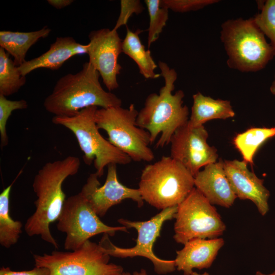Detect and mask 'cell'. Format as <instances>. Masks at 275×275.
I'll list each match as a JSON object with an SVG mask.
<instances>
[{"label":"cell","mask_w":275,"mask_h":275,"mask_svg":"<svg viewBox=\"0 0 275 275\" xmlns=\"http://www.w3.org/2000/svg\"><path fill=\"white\" fill-rule=\"evenodd\" d=\"M78 157L69 156L62 160L46 163L34 177L33 188L37 196L36 209L25 222L24 230L29 236L39 235L41 239L58 248L51 234L49 225L58 220L66 200L62 189L65 180L79 171Z\"/></svg>","instance_id":"1"},{"label":"cell","mask_w":275,"mask_h":275,"mask_svg":"<svg viewBox=\"0 0 275 275\" xmlns=\"http://www.w3.org/2000/svg\"><path fill=\"white\" fill-rule=\"evenodd\" d=\"M158 66L164 85L158 94L153 93L147 97L136 118L137 125L150 133L151 144L160 134L156 148L170 144L175 132L189 120L188 107L183 105V91L178 90L172 94L177 78L176 71L162 61H159Z\"/></svg>","instance_id":"2"},{"label":"cell","mask_w":275,"mask_h":275,"mask_svg":"<svg viewBox=\"0 0 275 275\" xmlns=\"http://www.w3.org/2000/svg\"><path fill=\"white\" fill-rule=\"evenodd\" d=\"M100 76L89 62L84 63L78 72L67 74L58 79L44 101L45 109L54 116L71 117L90 106H121V99L103 89Z\"/></svg>","instance_id":"3"},{"label":"cell","mask_w":275,"mask_h":275,"mask_svg":"<svg viewBox=\"0 0 275 275\" xmlns=\"http://www.w3.org/2000/svg\"><path fill=\"white\" fill-rule=\"evenodd\" d=\"M221 28L220 38L229 67L241 72H256L275 56V49L266 41L254 17L229 19Z\"/></svg>","instance_id":"4"},{"label":"cell","mask_w":275,"mask_h":275,"mask_svg":"<svg viewBox=\"0 0 275 275\" xmlns=\"http://www.w3.org/2000/svg\"><path fill=\"white\" fill-rule=\"evenodd\" d=\"M195 187L194 177L171 156H162L142 170L139 183L142 197L158 209L178 206Z\"/></svg>","instance_id":"5"},{"label":"cell","mask_w":275,"mask_h":275,"mask_svg":"<svg viewBox=\"0 0 275 275\" xmlns=\"http://www.w3.org/2000/svg\"><path fill=\"white\" fill-rule=\"evenodd\" d=\"M138 113L133 104L127 108H100L96 111L95 120L98 128L106 132L108 141L132 160L150 162L155 158L149 147L151 137L147 130L137 125Z\"/></svg>","instance_id":"6"},{"label":"cell","mask_w":275,"mask_h":275,"mask_svg":"<svg viewBox=\"0 0 275 275\" xmlns=\"http://www.w3.org/2000/svg\"><path fill=\"white\" fill-rule=\"evenodd\" d=\"M97 108L90 106L71 117L54 116L52 122L72 132L84 153V162L88 166L94 162L96 173L100 177L108 165H125L132 160L101 135L95 120Z\"/></svg>","instance_id":"7"},{"label":"cell","mask_w":275,"mask_h":275,"mask_svg":"<svg viewBox=\"0 0 275 275\" xmlns=\"http://www.w3.org/2000/svg\"><path fill=\"white\" fill-rule=\"evenodd\" d=\"M33 257L35 266L48 268L50 275H121L123 272L121 266L108 263L110 256L99 243L90 240L71 252L54 251Z\"/></svg>","instance_id":"8"},{"label":"cell","mask_w":275,"mask_h":275,"mask_svg":"<svg viewBox=\"0 0 275 275\" xmlns=\"http://www.w3.org/2000/svg\"><path fill=\"white\" fill-rule=\"evenodd\" d=\"M175 218L173 238L183 244L195 238H218L226 228L216 209L195 187L178 205Z\"/></svg>","instance_id":"9"},{"label":"cell","mask_w":275,"mask_h":275,"mask_svg":"<svg viewBox=\"0 0 275 275\" xmlns=\"http://www.w3.org/2000/svg\"><path fill=\"white\" fill-rule=\"evenodd\" d=\"M175 206L163 209L159 213L146 221H131L120 218L118 222L127 228H133L138 232L136 244L131 248H119L111 242L106 234H104L99 243L110 256L119 258L141 256L149 259L153 264L155 271L158 274H166L176 269L175 261L161 259L153 251V245L160 236L163 223L175 218L177 210Z\"/></svg>","instance_id":"10"},{"label":"cell","mask_w":275,"mask_h":275,"mask_svg":"<svg viewBox=\"0 0 275 275\" xmlns=\"http://www.w3.org/2000/svg\"><path fill=\"white\" fill-rule=\"evenodd\" d=\"M57 221L58 230L66 234V250H77L99 234L113 236L118 231L127 232L125 226L111 227L103 223L80 191L66 199Z\"/></svg>","instance_id":"11"},{"label":"cell","mask_w":275,"mask_h":275,"mask_svg":"<svg viewBox=\"0 0 275 275\" xmlns=\"http://www.w3.org/2000/svg\"><path fill=\"white\" fill-rule=\"evenodd\" d=\"M208 137L204 125L194 126L188 121L173 135L170 156L181 163L194 177L202 167L217 161V150L207 143Z\"/></svg>","instance_id":"12"},{"label":"cell","mask_w":275,"mask_h":275,"mask_svg":"<svg viewBox=\"0 0 275 275\" xmlns=\"http://www.w3.org/2000/svg\"><path fill=\"white\" fill-rule=\"evenodd\" d=\"M88 37V62L99 72L109 92L117 89V76L122 69L118 60L122 52V40L117 31L106 28L92 31Z\"/></svg>","instance_id":"13"},{"label":"cell","mask_w":275,"mask_h":275,"mask_svg":"<svg viewBox=\"0 0 275 275\" xmlns=\"http://www.w3.org/2000/svg\"><path fill=\"white\" fill-rule=\"evenodd\" d=\"M96 173L90 175L80 192L90 207L99 216H103L112 206L126 199L137 203L139 207L144 204L139 188H131L122 184L118 180L117 164L107 166L105 181L101 185Z\"/></svg>","instance_id":"14"},{"label":"cell","mask_w":275,"mask_h":275,"mask_svg":"<svg viewBox=\"0 0 275 275\" xmlns=\"http://www.w3.org/2000/svg\"><path fill=\"white\" fill-rule=\"evenodd\" d=\"M247 165L244 160L224 161L226 175L237 198L252 201L260 214L264 216L269 209V191L263 185L264 180L250 171Z\"/></svg>","instance_id":"15"},{"label":"cell","mask_w":275,"mask_h":275,"mask_svg":"<svg viewBox=\"0 0 275 275\" xmlns=\"http://www.w3.org/2000/svg\"><path fill=\"white\" fill-rule=\"evenodd\" d=\"M195 187L212 205L225 208L233 205L237 198L224 168V161L205 166L194 176Z\"/></svg>","instance_id":"16"},{"label":"cell","mask_w":275,"mask_h":275,"mask_svg":"<svg viewBox=\"0 0 275 275\" xmlns=\"http://www.w3.org/2000/svg\"><path fill=\"white\" fill-rule=\"evenodd\" d=\"M224 243V239L219 237L189 240L182 249L176 252L174 260L176 268L182 271L184 275H191L194 268H209Z\"/></svg>","instance_id":"17"},{"label":"cell","mask_w":275,"mask_h":275,"mask_svg":"<svg viewBox=\"0 0 275 275\" xmlns=\"http://www.w3.org/2000/svg\"><path fill=\"white\" fill-rule=\"evenodd\" d=\"M87 51L88 44H80L73 37H57L47 51L37 58L26 61L18 67V69L21 75L25 76L37 69L58 70L72 57L87 54Z\"/></svg>","instance_id":"18"},{"label":"cell","mask_w":275,"mask_h":275,"mask_svg":"<svg viewBox=\"0 0 275 275\" xmlns=\"http://www.w3.org/2000/svg\"><path fill=\"white\" fill-rule=\"evenodd\" d=\"M193 104L188 120L192 126H201L211 120L226 119L235 116L229 100L214 99L199 92L193 95Z\"/></svg>","instance_id":"19"},{"label":"cell","mask_w":275,"mask_h":275,"mask_svg":"<svg viewBox=\"0 0 275 275\" xmlns=\"http://www.w3.org/2000/svg\"><path fill=\"white\" fill-rule=\"evenodd\" d=\"M51 30L47 26L32 32L0 31V47L11 55L16 66L24 63L29 49L41 38L48 36Z\"/></svg>","instance_id":"20"},{"label":"cell","mask_w":275,"mask_h":275,"mask_svg":"<svg viewBox=\"0 0 275 275\" xmlns=\"http://www.w3.org/2000/svg\"><path fill=\"white\" fill-rule=\"evenodd\" d=\"M126 34L122 40V52L130 58L137 65L140 73L146 79H156L160 76L155 70L157 66L149 50H146L139 35L142 30L134 32L126 27Z\"/></svg>","instance_id":"21"},{"label":"cell","mask_w":275,"mask_h":275,"mask_svg":"<svg viewBox=\"0 0 275 275\" xmlns=\"http://www.w3.org/2000/svg\"><path fill=\"white\" fill-rule=\"evenodd\" d=\"M21 172L0 194V244L7 249L17 242L22 233V224L12 218L9 209L12 186Z\"/></svg>","instance_id":"22"},{"label":"cell","mask_w":275,"mask_h":275,"mask_svg":"<svg viewBox=\"0 0 275 275\" xmlns=\"http://www.w3.org/2000/svg\"><path fill=\"white\" fill-rule=\"evenodd\" d=\"M274 136L275 127H252L237 134L233 142L243 160L253 164L254 155L259 148L268 139Z\"/></svg>","instance_id":"23"},{"label":"cell","mask_w":275,"mask_h":275,"mask_svg":"<svg viewBox=\"0 0 275 275\" xmlns=\"http://www.w3.org/2000/svg\"><path fill=\"white\" fill-rule=\"evenodd\" d=\"M26 81L9 54L0 47V94L7 97L17 93Z\"/></svg>","instance_id":"24"},{"label":"cell","mask_w":275,"mask_h":275,"mask_svg":"<svg viewBox=\"0 0 275 275\" xmlns=\"http://www.w3.org/2000/svg\"><path fill=\"white\" fill-rule=\"evenodd\" d=\"M149 16L148 46L159 38L169 18V9L160 6V0H145Z\"/></svg>","instance_id":"25"},{"label":"cell","mask_w":275,"mask_h":275,"mask_svg":"<svg viewBox=\"0 0 275 275\" xmlns=\"http://www.w3.org/2000/svg\"><path fill=\"white\" fill-rule=\"evenodd\" d=\"M258 2L260 12L254 19L258 28L270 39V43L275 49V0Z\"/></svg>","instance_id":"26"},{"label":"cell","mask_w":275,"mask_h":275,"mask_svg":"<svg viewBox=\"0 0 275 275\" xmlns=\"http://www.w3.org/2000/svg\"><path fill=\"white\" fill-rule=\"evenodd\" d=\"M28 104L26 100H11L0 94V136L1 147L3 149L8 144L9 139L7 133V122L13 111L27 108Z\"/></svg>","instance_id":"27"},{"label":"cell","mask_w":275,"mask_h":275,"mask_svg":"<svg viewBox=\"0 0 275 275\" xmlns=\"http://www.w3.org/2000/svg\"><path fill=\"white\" fill-rule=\"evenodd\" d=\"M219 2L216 0H160V6L176 12L197 11Z\"/></svg>","instance_id":"28"},{"label":"cell","mask_w":275,"mask_h":275,"mask_svg":"<svg viewBox=\"0 0 275 275\" xmlns=\"http://www.w3.org/2000/svg\"><path fill=\"white\" fill-rule=\"evenodd\" d=\"M144 9L139 0H121L120 13L113 29L117 31L122 25H126L128 19L132 14H139Z\"/></svg>","instance_id":"29"},{"label":"cell","mask_w":275,"mask_h":275,"mask_svg":"<svg viewBox=\"0 0 275 275\" xmlns=\"http://www.w3.org/2000/svg\"><path fill=\"white\" fill-rule=\"evenodd\" d=\"M0 275H50V270L45 267L35 266L33 269L24 271H13L9 267H2Z\"/></svg>","instance_id":"30"},{"label":"cell","mask_w":275,"mask_h":275,"mask_svg":"<svg viewBox=\"0 0 275 275\" xmlns=\"http://www.w3.org/2000/svg\"><path fill=\"white\" fill-rule=\"evenodd\" d=\"M47 3L57 9H61L70 6L73 2V0H47Z\"/></svg>","instance_id":"31"},{"label":"cell","mask_w":275,"mask_h":275,"mask_svg":"<svg viewBox=\"0 0 275 275\" xmlns=\"http://www.w3.org/2000/svg\"><path fill=\"white\" fill-rule=\"evenodd\" d=\"M121 275H131L130 273L128 272H123ZM133 275H147L146 270L144 269H141L139 272L134 271Z\"/></svg>","instance_id":"32"},{"label":"cell","mask_w":275,"mask_h":275,"mask_svg":"<svg viewBox=\"0 0 275 275\" xmlns=\"http://www.w3.org/2000/svg\"><path fill=\"white\" fill-rule=\"evenodd\" d=\"M270 91L272 94L275 95V75L274 80L270 87Z\"/></svg>","instance_id":"33"},{"label":"cell","mask_w":275,"mask_h":275,"mask_svg":"<svg viewBox=\"0 0 275 275\" xmlns=\"http://www.w3.org/2000/svg\"><path fill=\"white\" fill-rule=\"evenodd\" d=\"M255 275H275V270L270 273H264L260 271H257L255 273Z\"/></svg>","instance_id":"34"}]
</instances>
